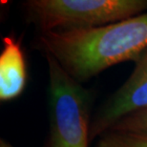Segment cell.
<instances>
[{
  "label": "cell",
  "mask_w": 147,
  "mask_h": 147,
  "mask_svg": "<svg viewBox=\"0 0 147 147\" xmlns=\"http://www.w3.org/2000/svg\"><path fill=\"white\" fill-rule=\"evenodd\" d=\"M37 46L82 84L119 63L136 62L147 48V11L99 27L41 33Z\"/></svg>",
  "instance_id": "6da1fadb"
},
{
  "label": "cell",
  "mask_w": 147,
  "mask_h": 147,
  "mask_svg": "<svg viewBox=\"0 0 147 147\" xmlns=\"http://www.w3.org/2000/svg\"><path fill=\"white\" fill-rule=\"evenodd\" d=\"M49 75V136L43 147H89V91L70 76L50 55H45Z\"/></svg>",
  "instance_id": "7a4b0ae2"
},
{
  "label": "cell",
  "mask_w": 147,
  "mask_h": 147,
  "mask_svg": "<svg viewBox=\"0 0 147 147\" xmlns=\"http://www.w3.org/2000/svg\"><path fill=\"white\" fill-rule=\"evenodd\" d=\"M111 130H147V108L135 112L133 114H130L128 116L124 117L119 122H117L111 128Z\"/></svg>",
  "instance_id": "52a82bcc"
},
{
  "label": "cell",
  "mask_w": 147,
  "mask_h": 147,
  "mask_svg": "<svg viewBox=\"0 0 147 147\" xmlns=\"http://www.w3.org/2000/svg\"><path fill=\"white\" fill-rule=\"evenodd\" d=\"M0 147H14V146L13 144H11L10 142H8L7 140H1V142H0Z\"/></svg>",
  "instance_id": "ba28073f"
},
{
  "label": "cell",
  "mask_w": 147,
  "mask_h": 147,
  "mask_svg": "<svg viewBox=\"0 0 147 147\" xmlns=\"http://www.w3.org/2000/svg\"><path fill=\"white\" fill-rule=\"evenodd\" d=\"M135 63L130 76L94 116L90 127L91 142L124 117L147 108V48Z\"/></svg>",
  "instance_id": "277c9868"
},
{
  "label": "cell",
  "mask_w": 147,
  "mask_h": 147,
  "mask_svg": "<svg viewBox=\"0 0 147 147\" xmlns=\"http://www.w3.org/2000/svg\"><path fill=\"white\" fill-rule=\"evenodd\" d=\"M0 54V99L10 101L19 96L27 83V67L21 41L13 36L2 37Z\"/></svg>",
  "instance_id": "5b68a950"
},
{
  "label": "cell",
  "mask_w": 147,
  "mask_h": 147,
  "mask_svg": "<svg viewBox=\"0 0 147 147\" xmlns=\"http://www.w3.org/2000/svg\"><path fill=\"white\" fill-rule=\"evenodd\" d=\"M28 21L41 31L89 29L119 22L147 11V0H28Z\"/></svg>",
  "instance_id": "3957f363"
},
{
  "label": "cell",
  "mask_w": 147,
  "mask_h": 147,
  "mask_svg": "<svg viewBox=\"0 0 147 147\" xmlns=\"http://www.w3.org/2000/svg\"><path fill=\"white\" fill-rule=\"evenodd\" d=\"M96 147H147V130H111L98 139Z\"/></svg>",
  "instance_id": "8992f818"
}]
</instances>
